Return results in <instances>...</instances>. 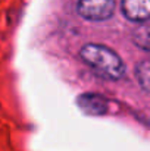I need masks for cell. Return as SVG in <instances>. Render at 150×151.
<instances>
[{
  "instance_id": "1",
  "label": "cell",
  "mask_w": 150,
  "mask_h": 151,
  "mask_svg": "<svg viewBox=\"0 0 150 151\" xmlns=\"http://www.w3.org/2000/svg\"><path fill=\"white\" fill-rule=\"evenodd\" d=\"M80 56L88 66H91L93 70H96L103 78L119 79L125 73V65L122 59L106 46L86 44L80 50Z\"/></svg>"
},
{
  "instance_id": "2",
  "label": "cell",
  "mask_w": 150,
  "mask_h": 151,
  "mask_svg": "<svg viewBox=\"0 0 150 151\" xmlns=\"http://www.w3.org/2000/svg\"><path fill=\"white\" fill-rule=\"evenodd\" d=\"M77 10L88 21H104L113 15L115 0H78Z\"/></svg>"
},
{
  "instance_id": "3",
  "label": "cell",
  "mask_w": 150,
  "mask_h": 151,
  "mask_svg": "<svg viewBox=\"0 0 150 151\" xmlns=\"http://www.w3.org/2000/svg\"><path fill=\"white\" fill-rule=\"evenodd\" d=\"M121 10L124 16L133 22H144L150 19V0H122Z\"/></svg>"
},
{
  "instance_id": "4",
  "label": "cell",
  "mask_w": 150,
  "mask_h": 151,
  "mask_svg": "<svg viewBox=\"0 0 150 151\" xmlns=\"http://www.w3.org/2000/svg\"><path fill=\"white\" fill-rule=\"evenodd\" d=\"M80 107L86 111V113H91V114H100L106 111V100H103L99 96H93V94H86L83 97H80Z\"/></svg>"
},
{
  "instance_id": "5",
  "label": "cell",
  "mask_w": 150,
  "mask_h": 151,
  "mask_svg": "<svg viewBox=\"0 0 150 151\" xmlns=\"http://www.w3.org/2000/svg\"><path fill=\"white\" fill-rule=\"evenodd\" d=\"M133 41L136 46L146 51H150V27H140L133 32Z\"/></svg>"
},
{
  "instance_id": "6",
  "label": "cell",
  "mask_w": 150,
  "mask_h": 151,
  "mask_svg": "<svg viewBox=\"0 0 150 151\" xmlns=\"http://www.w3.org/2000/svg\"><path fill=\"white\" fill-rule=\"evenodd\" d=\"M136 75H137V79H138L140 85L144 90L150 91V60H144V62L137 65Z\"/></svg>"
}]
</instances>
